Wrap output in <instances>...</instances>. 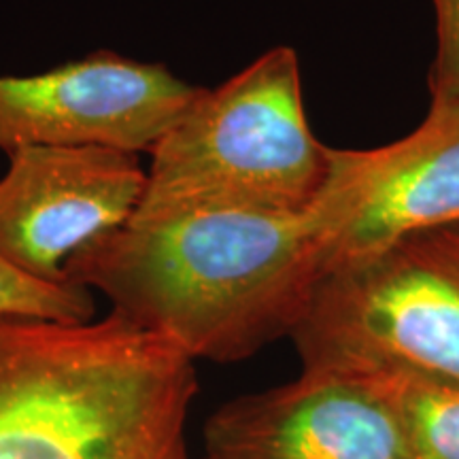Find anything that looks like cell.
<instances>
[{"label":"cell","instance_id":"6da1fadb","mask_svg":"<svg viewBox=\"0 0 459 459\" xmlns=\"http://www.w3.org/2000/svg\"><path fill=\"white\" fill-rule=\"evenodd\" d=\"M324 274L311 209L203 211L124 226L79 251L65 281L187 358L237 361L291 334Z\"/></svg>","mask_w":459,"mask_h":459},{"label":"cell","instance_id":"5b68a950","mask_svg":"<svg viewBox=\"0 0 459 459\" xmlns=\"http://www.w3.org/2000/svg\"><path fill=\"white\" fill-rule=\"evenodd\" d=\"M311 211L324 273L412 234L459 226V100H432L426 119L389 145L328 147Z\"/></svg>","mask_w":459,"mask_h":459},{"label":"cell","instance_id":"ba28073f","mask_svg":"<svg viewBox=\"0 0 459 459\" xmlns=\"http://www.w3.org/2000/svg\"><path fill=\"white\" fill-rule=\"evenodd\" d=\"M206 459H409L398 419L370 378L302 368L237 398L204 429Z\"/></svg>","mask_w":459,"mask_h":459},{"label":"cell","instance_id":"7a4b0ae2","mask_svg":"<svg viewBox=\"0 0 459 459\" xmlns=\"http://www.w3.org/2000/svg\"><path fill=\"white\" fill-rule=\"evenodd\" d=\"M194 359L122 315L0 317V459H187Z\"/></svg>","mask_w":459,"mask_h":459},{"label":"cell","instance_id":"9c48e42d","mask_svg":"<svg viewBox=\"0 0 459 459\" xmlns=\"http://www.w3.org/2000/svg\"><path fill=\"white\" fill-rule=\"evenodd\" d=\"M364 378L392 404L409 459H459V383L412 375Z\"/></svg>","mask_w":459,"mask_h":459},{"label":"cell","instance_id":"8992f818","mask_svg":"<svg viewBox=\"0 0 459 459\" xmlns=\"http://www.w3.org/2000/svg\"><path fill=\"white\" fill-rule=\"evenodd\" d=\"M203 88L115 51L37 74H0V149L102 145L149 153Z\"/></svg>","mask_w":459,"mask_h":459},{"label":"cell","instance_id":"277c9868","mask_svg":"<svg viewBox=\"0 0 459 459\" xmlns=\"http://www.w3.org/2000/svg\"><path fill=\"white\" fill-rule=\"evenodd\" d=\"M290 336L304 368L459 383V226L325 271Z\"/></svg>","mask_w":459,"mask_h":459},{"label":"cell","instance_id":"52a82bcc","mask_svg":"<svg viewBox=\"0 0 459 459\" xmlns=\"http://www.w3.org/2000/svg\"><path fill=\"white\" fill-rule=\"evenodd\" d=\"M0 175V255L32 277L66 283L85 247L128 226L145 192L141 153L102 145L24 147Z\"/></svg>","mask_w":459,"mask_h":459},{"label":"cell","instance_id":"30bf717a","mask_svg":"<svg viewBox=\"0 0 459 459\" xmlns=\"http://www.w3.org/2000/svg\"><path fill=\"white\" fill-rule=\"evenodd\" d=\"M94 296L85 287L32 277L0 255V317H28L62 324L94 319Z\"/></svg>","mask_w":459,"mask_h":459},{"label":"cell","instance_id":"3957f363","mask_svg":"<svg viewBox=\"0 0 459 459\" xmlns=\"http://www.w3.org/2000/svg\"><path fill=\"white\" fill-rule=\"evenodd\" d=\"M149 158L128 226L203 211L311 209L328 175V145L308 124L296 51H264L226 83L200 91Z\"/></svg>","mask_w":459,"mask_h":459},{"label":"cell","instance_id":"8fae6325","mask_svg":"<svg viewBox=\"0 0 459 459\" xmlns=\"http://www.w3.org/2000/svg\"><path fill=\"white\" fill-rule=\"evenodd\" d=\"M436 57L429 90L432 100H459V0H434Z\"/></svg>","mask_w":459,"mask_h":459}]
</instances>
